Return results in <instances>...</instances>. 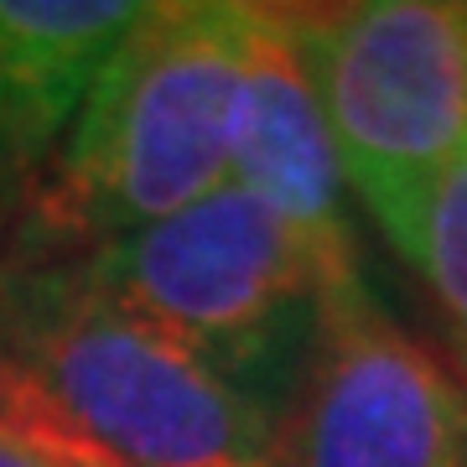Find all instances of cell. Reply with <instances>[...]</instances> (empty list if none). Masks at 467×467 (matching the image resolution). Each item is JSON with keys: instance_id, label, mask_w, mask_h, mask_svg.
I'll list each match as a JSON object with an SVG mask.
<instances>
[{"instance_id": "obj_8", "label": "cell", "mask_w": 467, "mask_h": 467, "mask_svg": "<svg viewBox=\"0 0 467 467\" xmlns=\"http://www.w3.org/2000/svg\"><path fill=\"white\" fill-rule=\"evenodd\" d=\"M400 254L426 275L436 306L451 322V343H467V146L426 187Z\"/></svg>"}, {"instance_id": "obj_1", "label": "cell", "mask_w": 467, "mask_h": 467, "mask_svg": "<svg viewBox=\"0 0 467 467\" xmlns=\"http://www.w3.org/2000/svg\"><path fill=\"white\" fill-rule=\"evenodd\" d=\"M0 426L78 467H275V420L78 260L0 250Z\"/></svg>"}, {"instance_id": "obj_7", "label": "cell", "mask_w": 467, "mask_h": 467, "mask_svg": "<svg viewBox=\"0 0 467 467\" xmlns=\"http://www.w3.org/2000/svg\"><path fill=\"white\" fill-rule=\"evenodd\" d=\"M135 16L130 0H0V239Z\"/></svg>"}, {"instance_id": "obj_4", "label": "cell", "mask_w": 467, "mask_h": 467, "mask_svg": "<svg viewBox=\"0 0 467 467\" xmlns=\"http://www.w3.org/2000/svg\"><path fill=\"white\" fill-rule=\"evenodd\" d=\"M337 167L400 250L426 187L467 146V5H291Z\"/></svg>"}, {"instance_id": "obj_9", "label": "cell", "mask_w": 467, "mask_h": 467, "mask_svg": "<svg viewBox=\"0 0 467 467\" xmlns=\"http://www.w3.org/2000/svg\"><path fill=\"white\" fill-rule=\"evenodd\" d=\"M0 467H78V462H67V457H57V451L36 447V441H26V436L0 426Z\"/></svg>"}, {"instance_id": "obj_10", "label": "cell", "mask_w": 467, "mask_h": 467, "mask_svg": "<svg viewBox=\"0 0 467 467\" xmlns=\"http://www.w3.org/2000/svg\"><path fill=\"white\" fill-rule=\"evenodd\" d=\"M451 379L462 384V395H467V343H451Z\"/></svg>"}, {"instance_id": "obj_3", "label": "cell", "mask_w": 467, "mask_h": 467, "mask_svg": "<svg viewBox=\"0 0 467 467\" xmlns=\"http://www.w3.org/2000/svg\"><path fill=\"white\" fill-rule=\"evenodd\" d=\"M73 260L109 301L213 368L270 420H281L312 358L327 296L364 281L333 270L234 182Z\"/></svg>"}, {"instance_id": "obj_6", "label": "cell", "mask_w": 467, "mask_h": 467, "mask_svg": "<svg viewBox=\"0 0 467 467\" xmlns=\"http://www.w3.org/2000/svg\"><path fill=\"white\" fill-rule=\"evenodd\" d=\"M234 187L260 198L285 229L343 275H358V250L343 213V167L296 47L291 5H250L244 36V99L234 135Z\"/></svg>"}, {"instance_id": "obj_2", "label": "cell", "mask_w": 467, "mask_h": 467, "mask_svg": "<svg viewBox=\"0 0 467 467\" xmlns=\"http://www.w3.org/2000/svg\"><path fill=\"white\" fill-rule=\"evenodd\" d=\"M244 36V0L140 5L0 250L73 260L218 192L234 171Z\"/></svg>"}, {"instance_id": "obj_5", "label": "cell", "mask_w": 467, "mask_h": 467, "mask_svg": "<svg viewBox=\"0 0 467 467\" xmlns=\"http://www.w3.org/2000/svg\"><path fill=\"white\" fill-rule=\"evenodd\" d=\"M275 467H467V395L364 281L322 306V333L275 420Z\"/></svg>"}]
</instances>
